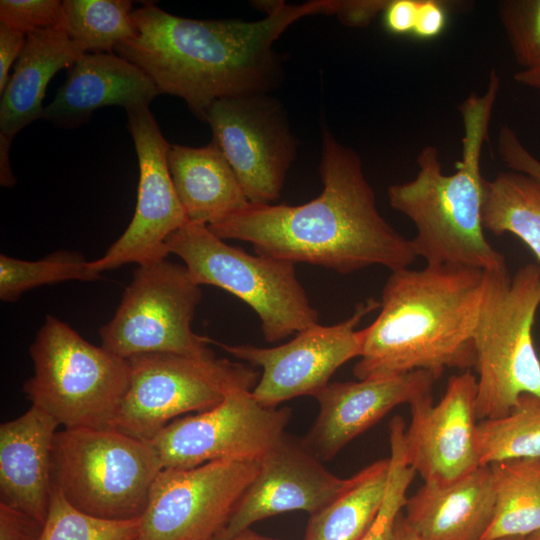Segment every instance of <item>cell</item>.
I'll use <instances>...</instances> for the list:
<instances>
[{
    "instance_id": "cell-1",
    "label": "cell",
    "mask_w": 540,
    "mask_h": 540,
    "mask_svg": "<svg viewBox=\"0 0 540 540\" xmlns=\"http://www.w3.org/2000/svg\"><path fill=\"white\" fill-rule=\"evenodd\" d=\"M339 0L263 4L257 21L197 20L172 15L147 2L133 10L134 33L115 48L139 67L160 94L182 98L205 121L218 100L261 95L277 77L273 43L294 22L335 14Z\"/></svg>"
},
{
    "instance_id": "cell-2",
    "label": "cell",
    "mask_w": 540,
    "mask_h": 540,
    "mask_svg": "<svg viewBox=\"0 0 540 540\" xmlns=\"http://www.w3.org/2000/svg\"><path fill=\"white\" fill-rule=\"evenodd\" d=\"M323 190L301 205L248 203L208 225L221 239L249 242L256 254L348 274L373 265L391 271L418 258L411 240L380 214L359 155L323 132Z\"/></svg>"
},
{
    "instance_id": "cell-3",
    "label": "cell",
    "mask_w": 540,
    "mask_h": 540,
    "mask_svg": "<svg viewBox=\"0 0 540 540\" xmlns=\"http://www.w3.org/2000/svg\"><path fill=\"white\" fill-rule=\"evenodd\" d=\"M484 271L449 265L391 271L380 312L360 330L358 380L475 366L473 333Z\"/></svg>"
},
{
    "instance_id": "cell-4",
    "label": "cell",
    "mask_w": 540,
    "mask_h": 540,
    "mask_svg": "<svg viewBox=\"0 0 540 540\" xmlns=\"http://www.w3.org/2000/svg\"><path fill=\"white\" fill-rule=\"evenodd\" d=\"M498 91L499 77L493 70L484 93H472L460 104L464 135L454 173H443L439 150L429 145L417 156L416 176L388 188L391 207L415 225L411 242L426 265L482 271L506 267L504 255L488 242L482 220L486 179L481 154Z\"/></svg>"
},
{
    "instance_id": "cell-5",
    "label": "cell",
    "mask_w": 540,
    "mask_h": 540,
    "mask_svg": "<svg viewBox=\"0 0 540 540\" xmlns=\"http://www.w3.org/2000/svg\"><path fill=\"white\" fill-rule=\"evenodd\" d=\"M540 306V266L484 271L473 333L478 420L512 412L522 395L540 397V360L532 327Z\"/></svg>"
},
{
    "instance_id": "cell-6",
    "label": "cell",
    "mask_w": 540,
    "mask_h": 540,
    "mask_svg": "<svg viewBox=\"0 0 540 540\" xmlns=\"http://www.w3.org/2000/svg\"><path fill=\"white\" fill-rule=\"evenodd\" d=\"M27 399L64 428L113 429L130 383V363L47 315L29 347Z\"/></svg>"
},
{
    "instance_id": "cell-7",
    "label": "cell",
    "mask_w": 540,
    "mask_h": 540,
    "mask_svg": "<svg viewBox=\"0 0 540 540\" xmlns=\"http://www.w3.org/2000/svg\"><path fill=\"white\" fill-rule=\"evenodd\" d=\"M162 469L150 442L115 429L64 428L53 440V487L75 508L96 517H141Z\"/></svg>"
},
{
    "instance_id": "cell-8",
    "label": "cell",
    "mask_w": 540,
    "mask_h": 540,
    "mask_svg": "<svg viewBox=\"0 0 540 540\" xmlns=\"http://www.w3.org/2000/svg\"><path fill=\"white\" fill-rule=\"evenodd\" d=\"M199 286L212 285L248 304L264 338L280 341L318 323V311L299 282L295 264L252 255L226 243L206 224L186 222L166 240Z\"/></svg>"
},
{
    "instance_id": "cell-9",
    "label": "cell",
    "mask_w": 540,
    "mask_h": 540,
    "mask_svg": "<svg viewBox=\"0 0 540 540\" xmlns=\"http://www.w3.org/2000/svg\"><path fill=\"white\" fill-rule=\"evenodd\" d=\"M130 383L113 429L151 441L173 420L220 403L227 392L253 390L259 372L252 366L202 355L153 353L134 356Z\"/></svg>"
},
{
    "instance_id": "cell-10",
    "label": "cell",
    "mask_w": 540,
    "mask_h": 540,
    "mask_svg": "<svg viewBox=\"0 0 540 540\" xmlns=\"http://www.w3.org/2000/svg\"><path fill=\"white\" fill-rule=\"evenodd\" d=\"M201 298L185 265L166 259L139 265L114 316L99 330L101 346L124 359L206 354L210 339L191 328Z\"/></svg>"
},
{
    "instance_id": "cell-11",
    "label": "cell",
    "mask_w": 540,
    "mask_h": 540,
    "mask_svg": "<svg viewBox=\"0 0 540 540\" xmlns=\"http://www.w3.org/2000/svg\"><path fill=\"white\" fill-rule=\"evenodd\" d=\"M290 416V409L264 406L251 390L237 388L216 406L173 420L149 442L163 468L260 461L285 437Z\"/></svg>"
},
{
    "instance_id": "cell-12",
    "label": "cell",
    "mask_w": 540,
    "mask_h": 540,
    "mask_svg": "<svg viewBox=\"0 0 540 540\" xmlns=\"http://www.w3.org/2000/svg\"><path fill=\"white\" fill-rule=\"evenodd\" d=\"M259 471V461L163 468L141 516V540H214Z\"/></svg>"
},
{
    "instance_id": "cell-13",
    "label": "cell",
    "mask_w": 540,
    "mask_h": 540,
    "mask_svg": "<svg viewBox=\"0 0 540 540\" xmlns=\"http://www.w3.org/2000/svg\"><path fill=\"white\" fill-rule=\"evenodd\" d=\"M377 308L380 302L367 299L357 304L347 320L329 326L317 323L276 347L212 342L252 367H260L261 377L252 394L262 405L277 407L298 396L315 397L330 383L339 367L359 357L361 335L356 327L364 316Z\"/></svg>"
},
{
    "instance_id": "cell-14",
    "label": "cell",
    "mask_w": 540,
    "mask_h": 540,
    "mask_svg": "<svg viewBox=\"0 0 540 540\" xmlns=\"http://www.w3.org/2000/svg\"><path fill=\"white\" fill-rule=\"evenodd\" d=\"M126 112L139 165L137 202L123 234L100 258L90 261L92 270L100 275L129 263L139 266L166 259V240L187 222L168 167L171 144L162 135L149 106Z\"/></svg>"
},
{
    "instance_id": "cell-15",
    "label": "cell",
    "mask_w": 540,
    "mask_h": 540,
    "mask_svg": "<svg viewBox=\"0 0 540 540\" xmlns=\"http://www.w3.org/2000/svg\"><path fill=\"white\" fill-rule=\"evenodd\" d=\"M205 121L249 202L278 199L294 145L277 107L261 95L224 98L209 108Z\"/></svg>"
},
{
    "instance_id": "cell-16",
    "label": "cell",
    "mask_w": 540,
    "mask_h": 540,
    "mask_svg": "<svg viewBox=\"0 0 540 540\" xmlns=\"http://www.w3.org/2000/svg\"><path fill=\"white\" fill-rule=\"evenodd\" d=\"M476 398L477 378L466 370L449 378L439 403L429 395L410 404L404 451L424 482L448 484L481 466L475 447Z\"/></svg>"
},
{
    "instance_id": "cell-17",
    "label": "cell",
    "mask_w": 540,
    "mask_h": 540,
    "mask_svg": "<svg viewBox=\"0 0 540 540\" xmlns=\"http://www.w3.org/2000/svg\"><path fill=\"white\" fill-rule=\"evenodd\" d=\"M350 478L331 473L304 444L287 435L259 461V471L216 539H227L268 517L318 512L343 492Z\"/></svg>"
},
{
    "instance_id": "cell-18",
    "label": "cell",
    "mask_w": 540,
    "mask_h": 540,
    "mask_svg": "<svg viewBox=\"0 0 540 540\" xmlns=\"http://www.w3.org/2000/svg\"><path fill=\"white\" fill-rule=\"evenodd\" d=\"M429 371L348 382H330L316 396L318 417L303 444L321 461L332 459L354 438L398 405L432 395Z\"/></svg>"
},
{
    "instance_id": "cell-19",
    "label": "cell",
    "mask_w": 540,
    "mask_h": 540,
    "mask_svg": "<svg viewBox=\"0 0 540 540\" xmlns=\"http://www.w3.org/2000/svg\"><path fill=\"white\" fill-rule=\"evenodd\" d=\"M59 426L35 405L0 425V503L43 524L52 496V445Z\"/></svg>"
},
{
    "instance_id": "cell-20",
    "label": "cell",
    "mask_w": 540,
    "mask_h": 540,
    "mask_svg": "<svg viewBox=\"0 0 540 540\" xmlns=\"http://www.w3.org/2000/svg\"><path fill=\"white\" fill-rule=\"evenodd\" d=\"M154 82L139 67L113 53H85L67 71V79L43 118L64 128L87 121L104 106L125 110L149 106L158 96Z\"/></svg>"
},
{
    "instance_id": "cell-21",
    "label": "cell",
    "mask_w": 540,
    "mask_h": 540,
    "mask_svg": "<svg viewBox=\"0 0 540 540\" xmlns=\"http://www.w3.org/2000/svg\"><path fill=\"white\" fill-rule=\"evenodd\" d=\"M489 465L448 483H426L407 497L405 521L425 540H482L494 513Z\"/></svg>"
},
{
    "instance_id": "cell-22",
    "label": "cell",
    "mask_w": 540,
    "mask_h": 540,
    "mask_svg": "<svg viewBox=\"0 0 540 540\" xmlns=\"http://www.w3.org/2000/svg\"><path fill=\"white\" fill-rule=\"evenodd\" d=\"M85 53L62 26L28 34L1 94L0 135L12 140L24 127L43 118L42 101L48 83Z\"/></svg>"
},
{
    "instance_id": "cell-23",
    "label": "cell",
    "mask_w": 540,
    "mask_h": 540,
    "mask_svg": "<svg viewBox=\"0 0 540 540\" xmlns=\"http://www.w3.org/2000/svg\"><path fill=\"white\" fill-rule=\"evenodd\" d=\"M167 162L188 222L211 225L250 203L213 141L198 148L171 145Z\"/></svg>"
},
{
    "instance_id": "cell-24",
    "label": "cell",
    "mask_w": 540,
    "mask_h": 540,
    "mask_svg": "<svg viewBox=\"0 0 540 540\" xmlns=\"http://www.w3.org/2000/svg\"><path fill=\"white\" fill-rule=\"evenodd\" d=\"M390 460L381 459L352 477L347 488L310 515L304 540H360L374 524L383 505Z\"/></svg>"
},
{
    "instance_id": "cell-25",
    "label": "cell",
    "mask_w": 540,
    "mask_h": 540,
    "mask_svg": "<svg viewBox=\"0 0 540 540\" xmlns=\"http://www.w3.org/2000/svg\"><path fill=\"white\" fill-rule=\"evenodd\" d=\"M494 513L482 540L526 538L540 531V458L489 465Z\"/></svg>"
},
{
    "instance_id": "cell-26",
    "label": "cell",
    "mask_w": 540,
    "mask_h": 540,
    "mask_svg": "<svg viewBox=\"0 0 540 540\" xmlns=\"http://www.w3.org/2000/svg\"><path fill=\"white\" fill-rule=\"evenodd\" d=\"M484 229L511 233L540 261V185L519 172H500L485 181L482 210Z\"/></svg>"
},
{
    "instance_id": "cell-27",
    "label": "cell",
    "mask_w": 540,
    "mask_h": 540,
    "mask_svg": "<svg viewBox=\"0 0 540 540\" xmlns=\"http://www.w3.org/2000/svg\"><path fill=\"white\" fill-rule=\"evenodd\" d=\"M475 447L481 466L540 458V397L522 395L508 415L479 420Z\"/></svg>"
},
{
    "instance_id": "cell-28",
    "label": "cell",
    "mask_w": 540,
    "mask_h": 540,
    "mask_svg": "<svg viewBox=\"0 0 540 540\" xmlns=\"http://www.w3.org/2000/svg\"><path fill=\"white\" fill-rule=\"evenodd\" d=\"M61 26L86 53H113L134 33L128 0H65Z\"/></svg>"
},
{
    "instance_id": "cell-29",
    "label": "cell",
    "mask_w": 540,
    "mask_h": 540,
    "mask_svg": "<svg viewBox=\"0 0 540 540\" xmlns=\"http://www.w3.org/2000/svg\"><path fill=\"white\" fill-rule=\"evenodd\" d=\"M90 261L73 253H55L37 261L0 255V299L15 302L33 288L69 280L94 281Z\"/></svg>"
},
{
    "instance_id": "cell-30",
    "label": "cell",
    "mask_w": 540,
    "mask_h": 540,
    "mask_svg": "<svg viewBox=\"0 0 540 540\" xmlns=\"http://www.w3.org/2000/svg\"><path fill=\"white\" fill-rule=\"evenodd\" d=\"M141 517L110 520L80 511L55 487L39 540H141Z\"/></svg>"
},
{
    "instance_id": "cell-31",
    "label": "cell",
    "mask_w": 540,
    "mask_h": 540,
    "mask_svg": "<svg viewBox=\"0 0 540 540\" xmlns=\"http://www.w3.org/2000/svg\"><path fill=\"white\" fill-rule=\"evenodd\" d=\"M405 428V422L400 416H395L389 424L390 470L387 491L374 524L360 540H392L395 521L404 508L407 490L416 474L405 456Z\"/></svg>"
},
{
    "instance_id": "cell-32",
    "label": "cell",
    "mask_w": 540,
    "mask_h": 540,
    "mask_svg": "<svg viewBox=\"0 0 540 540\" xmlns=\"http://www.w3.org/2000/svg\"><path fill=\"white\" fill-rule=\"evenodd\" d=\"M499 16L516 61L523 69L540 65V0L500 4Z\"/></svg>"
},
{
    "instance_id": "cell-33",
    "label": "cell",
    "mask_w": 540,
    "mask_h": 540,
    "mask_svg": "<svg viewBox=\"0 0 540 540\" xmlns=\"http://www.w3.org/2000/svg\"><path fill=\"white\" fill-rule=\"evenodd\" d=\"M63 2L58 0H1L0 24L26 35L61 26Z\"/></svg>"
},
{
    "instance_id": "cell-34",
    "label": "cell",
    "mask_w": 540,
    "mask_h": 540,
    "mask_svg": "<svg viewBox=\"0 0 540 540\" xmlns=\"http://www.w3.org/2000/svg\"><path fill=\"white\" fill-rule=\"evenodd\" d=\"M497 150L507 167L527 175L540 185V161L527 150L511 127L501 126Z\"/></svg>"
},
{
    "instance_id": "cell-35",
    "label": "cell",
    "mask_w": 540,
    "mask_h": 540,
    "mask_svg": "<svg viewBox=\"0 0 540 540\" xmlns=\"http://www.w3.org/2000/svg\"><path fill=\"white\" fill-rule=\"evenodd\" d=\"M43 526L25 512L0 503V540H39Z\"/></svg>"
},
{
    "instance_id": "cell-36",
    "label": "cell",
    "mask_w": 540,
    "mask_h": 540,
    "mask_svg": "<svg viewBox=\"0 0 540 540\" xmlns=\"http://www.w3.org/2000/svg\"><path fill=\"white\" fill-rule=\"evenodd\" d=\"M446 12L439 1L419 0L413 34L421 39L437 37L446 24Z\"/></svg>"
},
{
    "instance_id": "cell-37",
    "label": "cell",
    "mask_w": 540,
    "mask_h": 540,
    "mask_svg": "<svg viewBox=\"0 0 540 540\" xmlns=\"http://www.w3.org/2000/svg\"><path fill=\"white\" fill-rule=\"evenodd\" d=\"M419 0H389L383 11L385 28L392 34L413 33Z\"/></svg>"
},
{
    "instance_id": "cell-38",
    "label": "cell",
    "mask_w": 540,
    "mask_h": 540,
    "mask_svg": "<svg viewBox=\"0 0 540 540\" xmlns=\"http://www.w3.org/2000/svg\"><path fill=\"white\" fill-rule=\"evenodd\" d=\"M26 37L18 30L0 24V95L8 83L10 68L23 50Z\"/></svg>"
},
{
    "instance_id": "cell-39",
    "label": "cell",
    "mask_w": 540,
    "mask_h": 540,
    "mask_svg": "<svg viewBox=\"0 0 540 540\" xmlns=\"http://www.w3.org/2000/svg\"><path fill=\"white\" fill-rule=\"evenodd\" d=\"M388 2L386 0H339L335 14L348 26L363 27L368 25L379 12H383Z\"/></svg>"
},
{
    "instance_id": "cell-40",
    "label": "cell",
    "mask_w": 540,
    "mask_h": 540,
    "mask_svg": "<svg viewBox=\"0 0 540 540\" xmlns=\"http://www.w3.org/2000/svg\"><path fill=\"white\" fill-rule=\"evenodd\" d=\"M11 143L12 140L0 135V183L4 187H12L16 183L9 159Z\"/></svg>"
},
{
    "instance_id": "cell-41",
    "label": "cell",
    "mask_w": 540,
    "mask_h": 540,
    "mask_svg": "<svg viewBox=\"0 0 540 540\" xmlns=\"http://www.w3.org/2000/svg\"><path fill=\"white\" fill-rule=\"evenodd\" d=\"M392 540H425L420 537L405 521L401 512L394 524Z\"/></svg>"
},
{
    "instance_id": "cell-42",
    "label": "cell",
    "mask_w": 540,
    "mask_h": 540,
    "mask_svg": "<svg viewBox=\"0 0 540 540\" xmlns=\"http://www.w3.org/2000/svg\"><path fill=\"white\" fill-rule=\"evenodd\" d=\"M514 78L518 83L540 89V65L530 69H522L514 75Z\"/></svg>"
},
{
    "instance_id": "cell-43",
    "label": "cell",
    "mask_w": 540,
    "mask_h": 540,
    "mask_svg": "<svg viewBox=\"0 0 540 540\" xmlns=\"http://www.w3.org/2000/svg\"><path fill=\"white\" fill-rule=\"evenodd\" d=\"M214 540H278L270 537H266L247 529L236 536L227 539H214Z\"/></svg>"
},
{
    "instance_id": "cell-44",
    "label": "cell",
    "mask_w": 540,
    "mask_h": 540,
    "mask_svg": "<svg viewBox=\"0 0 540 540\" xmlns=\"http://www.w3.org/2000/svg\"><path fill=\"white\" fill-rule=\"evenodd\" d=\"M527 540H540V531L531 534L530 536L526 537Z\"/></svg>"
},
{
    "instance_id": "cell-45",
    "label": "cell",
    "mask_w": 540,
    "mask_h": 540,
    "mask_svg": "<svg viewBox=\"0 0 540 540\" xmlns=\"http://www.w3.org/2000/svg\"><path fill=\"white\" fill-rule=\"evenodd\" d=\"M499 540H527L526 538H520V537H517V538H506V539H499Z\"/></svg>"
}]
</instances>
